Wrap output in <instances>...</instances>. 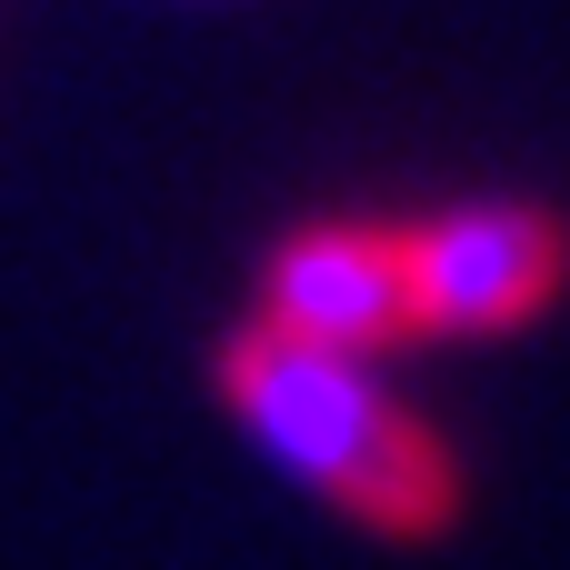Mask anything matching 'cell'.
<instances>
[{
	"mask_svg": "<svg viewBox=\"0 0 570 570\" xmlns=\"http://www.w3.org/2000/svg\"><path fill=\"white\" fill-rule=\"evenodd\" d=\"M210 391L351 531L441 541L461 521V461H451V441L421 411H401L351 351H321V341H291L271 321H240L210 351Z\"/></svg>",
	"mask_w": 570,
	"mask_h": 570,
	"instance_id": "1",
	"label": "cell"
},
{
	"mask_svg": "<svg viewBox=\"0 0 570 570\" xmlns=\"http://www.w3.org/2000/svg\"><path fill=\"white\" fill-rule=\"evenodd\" d=\"M411 291H421V341L521 331L570 291V220L541 200H471L411 220Z\"/></svg>",
	"mask_w": 570,
	"mask_h": 570,
	"instance_id": "2",
	"label": "cell"
},
{
	"mask_svg": "<svg viewBox=\"0 0 570 570\" xmlns=\"http://www.w3.org/2000/svg\"><path fill=\"white\" fill-rule=\"evenodd\" d=\"M291 341L321 351H391L421 341V291H411V220H301L271 261H261V311Z\"/></svg>",
	"mask_w": 570,
	"mask_h": 570,
	"instance_id": "3",
	"label": "cell"
}]
</instances>
